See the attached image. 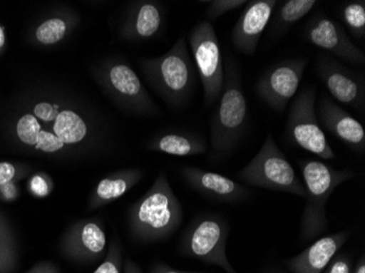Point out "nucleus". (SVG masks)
Here are the masks:
<instances>
[{"mask_svg":"<svg viewBox=\"0 0 365 273\" xmlns=\"http://www.w3.org/2000/svg\"><path fill=\"white\" fill-rule=\"evenodd\" d=\"M14 137L28 151L59 160L86 157L102 139L87 110L55 96L29 100L14 118Z\"/></svg>","mask_w":365,"mask_h":273,"instance_id":"1","label":"nucleus"},{"mask_svg":"<svg viewBox=\"0 0 365 273\" xmlns=\"http://www.w3.org/2000/svg\"><path fill=\"white\" fill-rule=\"evenodd\" d=\"M182 221V203L164 170L160 172L149 190L129 207L127 213L131 237L143 244L165 241L178 231Z\"/></svg>","mask_w":365,"mask_h":273,"instance_id":"2","label":"nucleus"},{"mask_svg":"<svg viewBox=\"0 0 365 273\" xmlns=\"http://www.w3.org/2000/svg\"><path fill=\"white\" fill-rule=\"evenodd\" d=\"M138 63L145 81L170 108L182 110L187 105L196 86L197 69L185 36H180L165 54Z\"/></svg>","mask_w":365,"mask_h":273,"instance_id":"3","label":"nucleus"},{"mask_svg":"<svg viewBox=\"0 0 365 273\" xmlns=\"http://www.w3.org/2000/svg\"><path fill=\"white\" fill-rule=\"evenodd\" d=\"M247 120V101L242 87L241 69L237 61L229 57L225 66L220 103L211 119V161H221L235 151L243 139Z\"/></svg>","mask_w":365,"mask_h":273,"instance_id":"4","label":"nucleus"},{"mask_svg":"<svg viewBox=\"0 0 365 273\" xmlns=\"http://www.w3.org/2000/svg\"><path fill=\"white\" fill-rule=\"evenodd\" d=\"M303 185L305 188V207L301 219L300 236L309 242L325 233L328 229L326 203L339 185L356 176L349 168L337 170L317 160H301Z\"/></svg>","mask_w":365,"mask_h":273,"instance_id":"5","label":"nucleus"},{"mask_svg":"<svg viewBox=\"0 0 365 273\" xmlns=\"http://www.w3.org/2000/svg\"><path fill=\"white\" fill-rule=\"evenodd\" d=\"M93 77L115 105L127 114L155 116L160 110L139 76L126 61L108 58L93 68Z\"/></svg>","mask_w":365,"mask_h":273,"instance_id":"6","label":"nucleus"},{"mask_svg":"<svg viewBox=\"0 0 365 273\" xmlns=\"http://www.w3.org/2000/svg\"><path fill=\"white\" fill-rule=\"evenodd\" d=\"M229 234V221L223 215L215 212L196 215L180 238V254L186 258L220 267L225 273H237L227 258Z\"/></svg>","mask_w":365,"mask_h":273,"instance_id":"7","label":"nucleus"},{"mask_svg":"<svg viewBox=\"0 0 365 273\" xmlns=\"http://www.w3.org/2000/svg\"><path fill=\"white\" fill-rule=\"evenodd\" d=\"M250 186L284 192L305 198V188L272 133L267 135L256 157L237 174Z\"/></svg>","mask_w":365,"mask_h":273,"instance_id":"8","label":"nucleus"},{"mask_svg":"<svg viewBox=\"0 0 365 273\" xmlns=\"http://www.w3.org/2000/svg\"><path fill=\"white\" fill-rule=\"evenodd\" d=\"M315 102L317 89L314 87L307 88L297 94L289 110L284 137L290 145L329 161L335 159V152L319 126Z\"/></svg>","mask_w":365,"mask_h":273,"instance_id":"9","label":"nucleus"},{"mask_svg":"<svg viewBox=\"0 0 365 273\" xmlns=\"http://www.w3.org/2000/svg\"><path fill=\"white\" fill-rule=\"evenodd\" d=\"M197 73L204 88L205 104L211 106L220 98L225 81V65L220 44L210 21H202L188 36Z\"/></svg>","mask_w":365,"mask_h":273,"instance_id":"10","label":"nucleus"},{"mask_svg":"<svg viewBox=\"0 0 365 273\" xmlns=\"http://www.w3.org/2000/svg\"><path fill=\"white\" fill-rule=\"evenodd\" d=\"M108 249L106 230L98 217L73 222L63 232L58 243L59 254L66 260L78 264L103 262Z\"/></svg>","mask_w":365,"mask_h":273,"instance_id":"11","label":"nucleus"},{"mask_svg":"<svg viewBox=\"0 0 365 273\" xmlns=\"http://www.w3.org/2000/svg\"><path fill=\"white\" fill-rule=\"evenodd\" d=\"M307 63V57H294L274 63L258 79L256 93L274 112H284L300 87Z\"/></svg>","mask_w":365,"mask_h":273,"instance_id":"12","label":"nucleus"},{"mask_svg":"<svg viewBox=\"0 0 365 273\" xmlns=\"http://www.w3.org/2000/svg\"><path fill=\"white\" fill-rule=\"evenodd\" d=\"M315 71L333 98L339 103L364 112L365 80L363 73L351 71L329 55L319 53Z\"/></svg>","mask_w":365,"mask_h":273,"instance_id":"13","label":"nucleus"},{"mask_svg":"<svg viewBox=\"0 0 365 273\" xmlns=\"http://www.w3.org/2000/svg\"><path fill=\"white\" fill-rule=\"evenodd\" d=\"M303 38L309 44L319 47L338 58L364 65V53L346 36L341 24L324 12L314 14L303 29Z\"/></svg>","mask_w":365,"mask_h":273,"instance_id":"14","label":"nucleus"},{"mask_svg":"<svg viewBox=\"0 0 365 273\" xmlns=\"http://www.w3.org/2000/svg\"><path fill=\"white\" fill-rule=\"evenodd\" d=\"M167 22L164 6L153 0L133 1L125 11L118 28V36L126 42H145L163 32Z\"/></svg>","mask_w":365,"mask_h":273,"instance_id":"15","label":"nucleus"},{"mask_svg":"<svg viewBox=\"0 0 365 273\" xmlns=\"http://www.w3.org/2000/svg\"><path fill=\"white\" fill-rule=\"evenodd\" d=\"M319 126L335 135L356 153L365 151V133L362 125L346 110L334 102L329 94L323 93L317 108Z\"/></svg>","mask_w":365,"mask_h":273,"instance_id":"16","label":"nucleus"},{"mask_svg":"<svg viewBox=\"0 0 365 273\" xmlns=\"http://www.w3.org/2000/svg\"><path fill=\"white\" fill-rule=\"evenodd\" d=\"M278 3L277 0L247 1L232 30V43L237 51L250 56L255 54L262 32L269 24Z\"/></svg>","mask_w":365,"mask_h":273,"instance_id":"17","label":"nucleus"},{"mask_svg":"<svg viewBox=\"0 0 365 273\" xmlns=\"http://www.w3.org/2000/svg\"><path fill=\"white\" fill-rule=\"evenodd\" d=\"M180 172L192 190L210 200L237 203L245 200L251 195V190L235 180L202 168L185 166L180 168Z\"/></svg>","mask_w":365,"mask_h":273,"instance_id":"18","label":"nucleus"},{"mask_svg":"<svg viewBox=\"0 0 365 273\" xmlns=\"http://www.w3.org/2000/svg\"><path fill=\"white\" fill-rule=\"evenodd\" d=\"M351 234L352 230H344L324 236L295 257L284 260V264L292 273H322Z\"/></svg>","mask_w":365,"mask_h":273,"instance_id":"19","label":"nucleus"},{"mask_svg":"<svg viewBox=\"0 0 365 273\" xmlns=\"http://www.w3.org/2000/svg\"><path fill=\"white\" fill-rule=\"evenodd\" d=\"M143 177L141 168H123L102 178L90 195L88 211L103 208L122 198L140 182Z\"/></svg>","mask_w":365,"mask_h":273,"instance_id":"20","label":"nucleus"},{"mask_svg":"<svg viewBox=\"0 0 365 273\" xmlns=\"http://www.w3.org/2000/svg\"><path fill=\"white\" fill-rule=\"evenodd\" d=\"M80 24V16L73 9L61 8L46 16L33 30V42L38 46H55L71 36Z\"/></svg>","mask_w":365,"mask_h":273,"instance_id":"21","label":"nucleus"},{"mask_svg":"<svg viewBox=\"0 0 365 273\" xmlns=\"http://www.w3.org/2000/svg\"><path fill=\"white\" fill-rule=\"evenodd\" d=\"M149 151L160 152L176 157L204 155L208 145L200 135L188 133H163L155 135L147 145Z\"/></svg>","mask_w":365,"mask_h":273,"instance_id":"22","label":"nucleus"},{"mask_svg":"<svg viewBox=\"0 0 365 273\" xmlns=\"http://www.w3.org/2000/svg\"><path fill=\"white\" fill-rule=\"evenodd\" d=\"M315 0H287L278 3V9L274 12V24H272V36L281 38L290 29L309 14L317 7Z\"/></svg>","mask_w":365,"mask_h":273,"instance_id":"23","label":"nucleus"},{"mask_svg":"<svg viewBox=\"0 0 365 273\" xmlns=\"http://www.w3.org/2000/svg\"><path fill=\"white\" fill-rule=\"evenodd\" d=\"M19 262V245L16 234L7 217L0 212V273L16 272Z\"/></svg>","mask_w":365,"mask_h":273,"instance_id":"24","label":"nucleus"},{"mask_svg":"<svg viewBox=\"0 0 365 273\" xmlns=\"http://www.w3.org/2000/svg\"><path fill=\"white\" fill-rule=\"evenodd\" d=\"M342 20L356 40L365 38V1H350L341 9Z\"/></svg>","mask_w":365,"mask_h":273,"instance_id":"25","label":"nucleus"},{"mask_svg":"<svg viewBox=\"0 0 365 273\" xmlns=\"http://www.w3.org/2000/svg\"><path fill=\"white\" fill-rule=\"evenodd\" d=\"M123 249L118 237H113L108 245V254L93 273H123Z\"/></svg>","mask_w":365,"mask_h":273,"instance_id":"26","label":"nucleus"},{"mask_svg":"<svg viewBox=\"0 0 365 273\" xmlns=\"http://www.w3.org/2000/svg\"><path fill=\"white\" fill-rule=\"evenodd\" d=\"M31 170L32 168L26 164L0 162V188L22 180L31 173Z\"/></svg>","mask_w":365,"mask_h":273,"instance_id":"27","label":"nucleus"},{"mask_svg":"<svg viewBox=\"0 0 365 273\" xmlns=\"http://www.w3.org/2000/svg\"><path fill=\"white\" fill-rule=\"evenodd\" d=\"M246 4V0H211L208 1V7L206 9L208 21H215L223 14L239 9Z\"/></svg>","mask_w":365,"mask_h":273,"instance_id":"28","label":"nucleus"},{"mask_svg":"<svg viewBox=\"0 0 365 273\" xmlns=\"http://www.w3.org/2000/svg\"><path fill=\"white\" fill-rule=\"evenodd\" d=\"M29 188L31 192L38 198L48 196L54 188L52 177L45 173H38L32 176L29 182Z\"/></svg>","mask_w":365,"mask_h":273,"instance_id":"29","label":"nucleus"},{"mask_svg":"<svg viewBox=\"0 0 365 273\" xmlns=\"http://www.w3.org/2000/svg\"><path fill=\"white\" fill-rule=\"evenodd\" d=\"M352 271H354L352 260L342 254H336L322 273H352Z\"/></svg>","mask_w":365,"mask_h":273,"instance_id":"30","label":"nucleus"},{"mask_svg":"<svg viewBox=\"0 0 365 273\" xmlns=\"http://www.w3.org/2000/svg\"><path fill=\"white\" fill-rule=\"evenodd\" d=\"M24 273H61V271L54 262H40Z\"/></svg>","mask_w":365,"mask_h":273,"instance_id":"31","label":"nucleus"},{"mask_svg":"<svg viewBox=\"0 0 365 273\" xmlns=\"http://www.w3.org/2000/svg\"><path fill=\"white\" fill-rule=\"evenodd\" d=\"M150 273H206L200 271H184L173 269L172 267L164 264H157L151 268Z\"/></svg>","mask_w":365,"mask_h":273,"instance_id":"32","label":"nucleus"},{"mask_svg":"<svg viewBox=\"0 0 365 273\" xmlns=\"http://www.w3.org/2000/svg\"><path fill=\"white\" fill-rule=\"evenodd\" d=\"M123 273H143L140 267L131 259H126L123 266Z\"/></svg>","mask_w":365,"mask_h":273,"instance_id":"33","label":"nucleus"},{"mask_svg":"<svg viewBox=\"0 0 365 273\" xmlns=\"http://www.w3.org/2000/svg\"><path fill=\"white\" fill-rule=\"evenodd\" d=\"M6 42H7V38H6L5 28L0 24V55L3 54L4 49L6 47Z\"/></svg>","mask_w":365,"mask_h":273,"instance_id":"34","label":"nucleus"},{"mask_svg":"<svg viewBox=\"0 0 365 273\" xmlns=\"http://www.w3.org/2000/svg\"><path fill=\"white\" fill-rule=\"evenodd\" d=\"M352 273H365V258L364 256L360 258L358 264H356V268L352 271Z\"/></svg>","mask_w":365,"mask_h":273,"instance_id":"35","label":"nucleus"},{"mask_svg":"<svg viewBox=\"0 0 365 273\" xmlns=\"http://www.w3.org/2000/svg\"><path fill=\"white\" fill-rule=\"evenodd\" d=\"M268 273H284V272H280V271H270V272H268Z\"/></svg>","mask_w":365,"mask_h":273,"instance_id":"36","label":"nucleus"}]
</instances>
